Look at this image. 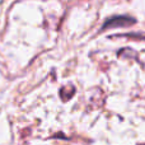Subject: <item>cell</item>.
<instances>
[{
  "label": "cell",
  "mask_w": 145,
  "mask_h": 145,
  "mask_svg": "<svg viewBox=\"0 0 145 145\" xmlns=\"http://www.w3.org/2000/svg\"><path fill=\"white\" fill-rule=\"evenodd\" d=\"M138 19L131 15L127 14H118V15H112V17L107 18L105 22L102 23L98 33H102L108 29H113V28H126V27H131V25L136 24Z\"/></svg>",
  "instance_id": "6da1fadb"
},
{
  "label": "cell",
  "mask_w": 145,
  "mask_h": 145,
  "mask_svg": "<svg viewBox=\"0 0 145 145\" xmlns=\"http://www.w3.org/2000/svg\"><path fill=\"white\" fill-rule=\"evenodd\" d=\"M140 145H145V144H140Z\"/></svg>",
  "instance_id": "7a4b0ae2"
}]
</instances>
